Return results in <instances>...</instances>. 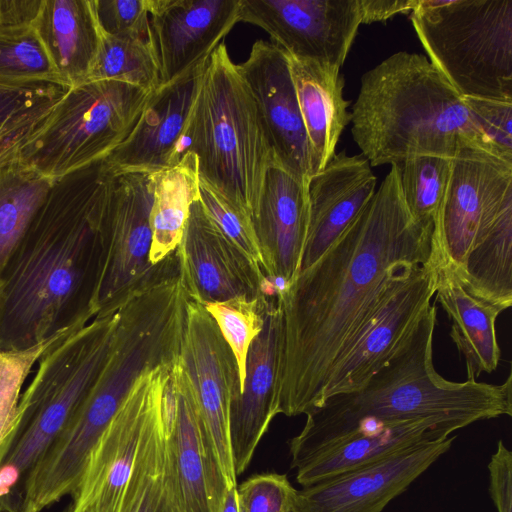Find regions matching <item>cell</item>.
<instances>
[{
  "mask_svg": "<svg viewBox=\"0 0 512 512\" xmlns=\"http://www.w3.org/2000/svg\"><path fill=\"white\" fill-rule=\"evenodd\" d=\"M433 223L409 212L392 165L330 248L276 294L279 414L317 407L332 365L405 270L431 259Z\"/></svg>",
  "mask_w": 512,
  "mask_h": 512,
  "instance_id": "1",
  "label": "cell"
},
{
  "mask_svg": "<svg viewBox=\"0 0 512 512\" xmlns=\"http://www.w3.org/2000/svg\"><path fill=\"white\" fill-rule=\"evenodd\" d=\"M112 177L101 159L53 182L0 274V351L72 334L96 317Z\"/></svg>",
  "mask_w": 512,
  "mask_h": 512,
  "instance_id": "2",
  "label": "cell"
},
{
  "mask_svg": "<svg viewBox=\"0 0 512 512\" xmlns=\"http://www.w3.org/2000/svg\"><path fill=\"white\" fill-rule=\"evenodd\" d=\"M436 324L432 304L405 343L360 389L331 396L308 411L302 430L290 440L291 468L354 431L380 423L445 417L469 426L511 416V372L501 384L455 382L437 372Z\"/></svg>",
  "mask_w": 512,
  "mask_h": 512,
  "instance_id": "3",
  "label": "cell"
},
{
  "mask_svg": "<svg viewBox=\"0 0 512 512\" xmlns=\"http://www.w3.org/2000/svg\"><path fill=\"white\" fill-rule=\"evenodd\" d=\"M350 122L371 167L420 155L453 159L466 145L491 152L463 97L419 53L399 51L365 72Z\"/></svg>",
  "mask_w": 512,
  "mask_h": 512,
  "instance_id": "4",
  "label": "cell"
},
{
  "mask_svg": "<svg viewBox=\"0 0 512 512\" xmlns=\"http://www.w3.org/2000/svg\"><path fill=\"white\" fill-rule=\"evenodd\" d=\"M182 147L196 156L199 179L251 218L274 159L254 99L224 43L203 69Z\"/></svg>",
  "mask_w": 512,
  "mask_h": 512,
  "instance_id": "5",
  "label": "cell"
},
{
  "mask_svg": "<svg viewBox=\"0 0 512 512\" xmlns=\"http://www.w3.org/2000/svg\"><path fill=\"white\" fill-rule=\"evenodd\" d=\"M409 18L461 97L512 102V0H418Z\"/></svg>",
  "mask_w": 512,
  "mask_h": 512,
  "instance_id": "6",
  "label": "cell"
},
{
  "mask_svg": "<svg viewBox=\"0 0 512 512\" xmlns=\"http://www.w3.org/2000/svg\"><path fill=\"white\" fill-rule=\"evenodd\" d=\"M162 360L156 343L132 329L118 330L89 392L48 449L24 476L21 512H42L80 483L89 455L136 380Z\"/></svg>",
  "mask_w": 512,
  "mask_h": 512,
  "instance_id": "7",
  "label": "cell"
},
{
  "mask_svg": "<svg viewBox=\"0 0 512 512\" xmlns=\"http://www.w3.org/2000/svg\"><path fill=\"white\" fill-rule=\"evenodd\" d=\"M117 318L118 309L97 316L43 353L20 396L18 433L0 468L11 473L0 484L24 478L72 417L105 364Z\"/></svg>",
  "mask_w": 512,
  "mask_h": 512,
  "instance_id": "8",
  "label": "cell"
},
{
  "mask_svg": "<svg viewBox=\"0 0 512 512\" xmlns=\"http://www.w3.org/2000/svg\"><path fill=\"white\" fill-rule=\"evenodd\" d=\"M152 93L114 80L69 88L19 158L53 181L104 159L132 132Z\"/></svg>",
  "mask_w": 512,
  "mask_h": 512,
  "instance_id": "9",
  "label": "cell"
},
{
  "mask_svg": "<svg viewBox=\"0 0 512 512\" xmlns=\"http://www.w3.org/2000/svg\"><path fill=\"white\" fill-rule=\"evenodd\" d=\"M180 361L199 411L208 467L212 512H220L229 487L237 486L229 436V411L240 392L237 363L204 306L188 299L180 341Z\"/></svg>",
  "mask_w": 512,
  "mask_h": 512,
  "instance_id": "10",
  "label": "cell"
},
{
  "mask_svg": "<svg viewBox=\"0 0 512 512\" xmlns=\"http://www.w3.org/2000/svg\"><path fill=\"white\" fill-rule=\"evenodd\" d=\"M178 358V357H177ZM173 361L146 370L93 447L71 512H122L128 483L162 411Z\"/></svg>",
  "mask_w": 512,
  "mask_h": 512,
  "instance_id": "11",
  "label": "cell"
},
{
  "mask_svg": "<svg viewBox=\"0 0 512 512\" xmlns=\"http://www.w3.org/2000/svg\"><path fill=\"white\" fill-rule=\"evenodd\" d=\"M152 202V173L113 174L104 218L105 250L96 317L115 312L132 293L159 277L175 258L176 250L157 265L149 260Z\"/></svg>",
  "mask_w": 512,
  "mask_h": 512,
  "instance_id": "12",
  "label": "cell"
},
{
  "mask_svg": "<svg viewBox=\"0 0 512 512\" xmlns=\"http://www.w3.org/2000/svg\"><path fill=\"white\" fill-rule=\"evenodd\" d=\"M438 266L431 256L388 286L332 365L318 406L331 396L360 389L393 357L432 305Z\"/></svg>",
  "mask_w": 512,
  "mask_h": 512,
  "instance_id": "13",
  "label": "cell"
},
{
  "mask_svg": "<svg viewBox=\"0 0 512 512\" xmlns=\"http://www.w3.org/2000/svg\"><path fill=\"white\" fill-rule=\"evenodd\" d=\"M512 204V162L480 146L466 145L451 159L447 187L433 223L431 256L456 274L477 226Z\"/></svg>",
  "mask_w": 512,
  "mask_h": 512,
  "instance_id": "14",
  "label": "cell"
},
{
  "mask_svg": "<svg viewBox=\"0 0 512 512\" xmlns=\"http://www.w3.org/2000/svg\"><path fill=\"white\" fill-rule=\"evenodd\" d=\"M238 22L265 30L290 57L340 72L361 25L358 0H239Z\"/></svg>",
  "mask_w": 512,
  "mask_h": 512,
  "instance_id": "15",
  "label": "cell"
},
{
  "mask_svg": "<svg viewBox=\"0 0 512 512\" xmlns=\"http://www.w3.org/2000/svg\"><path fill=\"white\" fill-rule=\"evenodd\" d=\"M425 441L377 462L297 490L292 512H382L452 446Z\"/></svg>",
  "mask_w": 512,
  "mask_h": 512,
  "instance_id": "16",
  "label": "cell"
},
{
  "mask_svg": "<svg viewBox=\"0 0 512 512\" xmlns=\"http://www.w3.org/2000/svg\"><path fill=\"white\" fill-rule=\"evenodd\" d=\"M236 65L254 99L273 161L308 186L311 151L287 53L258 40Z\"/></svg>",
  "mask_w": 512,
  "mask_h": 512,
  "instance_id": "17",
  "label": "cell"
},
{
  "mask_svg": "<svg viewBox=\"0 0 512 512\" xmlns=\"http://www.w3.org/2000/svg\"><path fill=\"white\" fill-rule=\"evenodd\" d=\"M176 254L189 298L202 305L270 294V282L224 236L199 199L191 205Z\"/></svg>",
  "mask_w": 512,
  "mask_h": 512,
  "instance_id": "18",
  "label": "cell"
},
{
  "mask_svg": "<svg viewBox=\"0 0 512 512\" xmlns=\"http://www.w3.org/2000/svg\"><path fill=\"white\" fill-rule=\"evenodd\" d=\"M238 8L239 0H153L150 27L160 87L205 66L238 22Z\"/></svg>",
  "mask_w": 512,
  "mask_h": 512,
  "instance_id": "19",
  "label": "cell"
},
{
  "mask_svg": "<svg viewBox=\"0 0 512 512\" xmlns=\"http://www.w3.org/2000/svg\"><path fill=\"white\" fill-rule=\"evenodd\" d=\"M307 186L272 161L251 216L266 279L276 294L298 276L308 228Z\"/></svg>",
  "mask_w": 512,
  "mask_h": 512,
  "instance_id": "20",
  "label": "cell"
},
{
  "mask_svg": "<svg viewBox=\"0 0 512 512\" xmlns=\"http://www.w3.org/2000/svg\"><path fill=\"white\" fill-rule=\"evenodd\" d=\"M204 67L151 94L132 132L104 158L112 174L154 173L180 161L188 117Z\"/></svg>",
  "mask_w": 512,
  "mask_h": 512,
  "instance_id": "21",
  "label": "cell"
},
{
  "mask_svg": "<svg viewBox=\"0 0 512 512\" xmlns=\"http://www.w3.org/2000/svg\"><path fill=\"white\" fill-rule=\"evenodd\" d=\"M376 176L362 155L335 153L310 179L308 228L300 272L313 265L360 214L376 191Z\"/></svg>",
  "mask_w": 512,
  "mask_h": 512,
  "instance_id": "22",
  "label": "cell"
},
{
  "mask_svg": "<svg viewBox=\"0 0 512 512\" xmlns=\"http://www.w3.org/2000/svg\"><path fill=\"white\" fill-rule=\"evenodd\" d=\"M279 311L269 298L261 332L251 343L245 363V379L229 411V436L236 475L249 466L254 452L279 414L276 401Z\"/></svg>",
  "mask_w": 512,
  "mask_h": 512,
  "instance_id": "23",
  "label": "cell"
},
{
  "mask_svg": "<svg viewBox=\"0 0 512 512\" xmlns=\"http://www.w3.org/2000/svg\"><path fill=\"white\" fill-rule=\"evenodd\" d=\"M466 423L445 417H426L368 426L326 446L296 470V480L307 487L377 462L414 444L444 439Z\"/></svg>",
  "mask_w": 512,
  "mask_h": 512,
  "instance_id": "24",
  "label": "cell"
},
{
  "mask_svg": "<svg viewBox=\"0 0 512 512\" xmlns=\"http://www.w3.org/2000/svg\"><path fill=\"white\" fill-rule=\"evenodd\" d=\"M171 377L175 407L168 411L163 406V416L176 506L178 512H212L198 406L179 356L173 364Z\"/></svg>",
  "mask_w": 512,
  "mask_h": 512,
  "instance_id": "25",
  "label": "cell"
},
{
  "mask_svg": "<svg viewBox=\"0 0 512 512\" xmlns=\"http://www.w3.org/2000/svg\"><path fill=\"white\" fill-rule=\"evenodd\" d=\"M33 27L65 85L87 82L101 41L93 0H43Z\"/></svg>",
  "mask_w": 512,
  "mask_h": 512,
  "instance_id": "26",
  "label": "cell"
},
{
  "mask_svg": "<svg viewBox=\"0 0 512 512\" xmlns=\"http://www.w3.org/2000/svg\"><path fill=\"white\" fill-rule=\"evenodd\" d=\"M435 296L451 322L449 336L464 358L467 380L496 370L501 351L495 324L504 310L471 294L455 272L440 263Z\"/></svg>",
  "mask_w": 512,
  "mask_h": 512,
  "instance_id": "27",
  "label": "cell"
},
{
  "mask_svg": "<svg viewBox=\"0 0 512 512\" xmlns=\"http://www.w3.org/2000/svg\"><path fill=\"white\" fill-rule=\"evenodd\" d=\"M288 58L311 151L314 176L336 153L339 138L350 123V112L347 110L350 102L344 98L345 80L340 72H332L289 55Z\"/></svg>",
  "mask_w": 512,
  "mask_h": 512,
  "instance_id": "28",
  "label": "cell"
},
{
  "mask_svg": "<svg viewBox=\"0 0 512 512\" xmlns=\"http://www.w3.org/2000/svg\"><path fill=\"white\" fill-rule=\"evenodd\" d=\"M152 180L149 260L157 265L179 246L191 205L199 199L196 156L185 153L176 165L152 173Z\"/></svg>",
  "mask_w": 512,
  "mask_h": 512,
  "instance_id": "29",
  "label": "cell"
},
{
  "mask_svg": "<svg viewBox=\"0 0 512 512\" xmlns=\"http://www.w3.org/2000/svg\"><path fill=\"white\" fill-rule=\"evenodd\" d=\"M18 151L0 160V274L54 182L22 162Z\"/></svg>",
  "mask_w": 512,
  "mask_h": 512,
  "instance_id": "30",
  "label": "cell"
},
{
  "mask_svg": "<svg viewBox=\"0 0 512 512\" xmlns=\"http://www.w3.org/2000/svg\"><path fill=\"white\" fill-rule=\"evenodd\" d=\"M122 512H178L168 468L163 408L136 462Z\"/></svg>",
  "mask_w": 512,
  "mask_h": 512,
  "instance_id": "31",
  "label": "cell"
},
{
  "mask_svg": "<svg viewBox=\"0 0 512 512\" xmlns=\"http://www.w3.org/2000/svg\"><path fill=\"white\" fill-rule=\"evenodd\" d=\"M100 32V48L88 81L114 80L149 92L160 88L152 35L111 36Z\"/></svg>",
  "mask_w": 512,
  "mask_h": 512,
  "instance_id": "32",
  "label": "cell"
},
{
  "mask_svg": "<svg viewBox=\"0 0 512 512\" xmlns=\"http://www.w3.org/2000/svg\"><path fill=\"white\" fill-rule=\"evenodd\" d=\"M37 83L68 88L33 26L0 28V84Z\"/></svg>",
  "mask_w": 512,
  "mask_h": 512,
  "instance_id": "33",
  "label": "cell"
},
{
  "mask_svg": "<svg viewBox=\"0 0 512 512\" xmlns=\"http://www.w3.org/2000/svg\"><path fill=\"white\" fill-rule=\"evenodd\" d=\"M405 204L423 223H434L449 180L451 159L420 155L396 165Z\"/></svg>",
  "mask_w": 512,
  "mask_h": 512,
  "instance_id": "34",
  "label": "cell"
},
{
  "mask_svg": "<svg viewBox=\"0 0 512 512\" xmlns=\"http://www.w3.org/2000/svg\"><path fill=\"white\" fill-rule=\"evenodd\" d=\"M69 335L52 338L25 350L0 351V468L18 433V404L25 380L43 353Z\"/></svg>",
  "mask_w": 512,
  "mask_h": 512,
  "instance_id": "35",
  "label": "cell"
},
{
  "mask_svg": "<svg viewBox=\"0 0 512 512\" xmlns=\"http://www.w3.org/2000/svg\"><path fill=\"white\" fill-rule=\"evenodd\" d=\"M269 298L239 296L203 305L234 354L239 372L240 391L245 379L247 353L251 343L263 328Z\"/></svg>",
  "mask_w": 512,
  "mask_h": 512,
  "instance_id": "36",
  "label": "cell"
},
{
  "mask_svg": "<svg viewBox=\"0 0 512 512\" xmlns=\"http://www.w3.org/2000/svg\"><path fill=\"white\" fill-rule=\"evenodd\" d=\"M68 89L49 83L0 84V137L42 125Z\"/></svg>",
  "mask_w": 512,
  "mask_h": 512,
  "instance_id": "37",
  "label": "cell"
},
{
  "mask_svg": "<svg viewBox=\"0 0 512 512\" xmlns=\"http://www.w3.org/2000/svg\"><path fill=\"white\" fill-rule=\"evenodd\" d=\"M199 200L224 236L265 280L264 262L249 215L199 179ZM268 281V280H267Z\"/></svg>",
  "mask_w": 512,
  "mask_h": 512,
  "instance_id": "38",
  "label": "cell"
},
{
  "mask_svg": "<svg viewBox=\"0 0 512 512\" xmlns=\"http://www.w3.org/2000/svg\"><path fill=\"white\" fill-rule=\"evenodd\" d=\"M296 492L286 474H256L237 486L239 511L292 512Z\"/></svg>",
  "mask_w": 512,
  "mask_h": 512,
  "instance_id": "39",
  "label": "cell"
},
{
  "mask_svg": "<svg viewBox=\"0 0 512 512\" xmlns=\"http://www.w3.org/2000/svg\"><path fill=\"white\" fill-rule=\"evenodd\" d=\"M491 152L512 162V102L463 97Z\"/></svg>",
  "mask_w": 512,
  "mask_h": 512,
  "instance_id": "40",
  "label": "cell"
},
{
  "mask_svg": "<svg viewBox=\"0 0 512 512\" xmlns=\"http://www.w3.org/2000/svg\"><path fill=\"white\" fill-rule=\"evenodd\" d=\"M102 32L111 36H150L153 0H93Z\"/></svg>",
  "mask_w": 512,
  "mask_h": 512,
  "instance_id": "41",
  "label": "cell"
},
{
  "mask_svg": "<svg viewBox=\"0 0 512 512\" xmlns=\"http://www.w3.org/2000/svg\"><path fill=\"white\" fill-rule=\"evenodd\" d=\"M488 491L497 512H512V452L499 440L488 462Z\"/></svg>",
  "mask_w": 512,
  "mask_h": 512,
  "instance_id": "42",
  "label": "cell"
},
{
  "mask_svg": "<svg viewBox=\"0 0 512 512\" xmlns=\"http://www.w3.org/2000/svg\"><path fill=\"white\" fill-rule=\"evenodd\" d=\"M43 0H0V28L33 26Z\"/></svg>",
  "mask_w": 512,
  "mask_h": 512,
  "instance_id": "43",
  "label": "cell"
},
{
  "mask_svg": "<svg viewBox=\"0 0 512 512\" xmlns=\"http://www.w3.org/2000/svg\"><path fill=\"white\" fill-rule=\"evenodd\" d=\"M418 0H358L361 24L386 21L397 14L411 12Z\"/></svg>",
  "mask_w": 512,
  "mask_h": 512,
  "instance_id": "44",
  "label": "cell"
},
{
  "mask_svg": "<svg viewBox=\"0 0 512 512\" xmlns=\"http://www.w3.org/2000/svg\"><path fill=\"white\" fill-rule=\"evenodd\" d=\"M41 126V125H40ZM27 128L15 131L0 137V160L7 155L11 154L35 132L39 127Z\"/></svg>",
  "mask_w": 512,
  "mask_h": 512,
  "instance_id": "45",
  "label": "cell"
},
{
  "mask_svg": "<svg viewBox=\"0 0 512 512\" xmlns=\"http://www.w3.org/2000/svg\"><path fill=\"white\" fill-rule=\"evenodd\" d=\"M0 512H21L20 499L11 492L1 494Z\"/></svg>",
  "mask_w": 512,
  "mask_h": 512,
  "instance_id": "46",
  "label": "cell"
},
{
  "mask_svg": "<svg viewBox=\"0 0 512 512\" xmlns=\"http://www.w3.org/2000/svg\"><path fill=\"white\" fill-rule=\"evenodd\" d=\"M220 512H240L238 504L237 486L229 487Z\"/></svg>",
  "mask_w": 512,
  "mask_h": 512,
  "instance_id": "47",
  "label": "cell"
}]
</instances>
